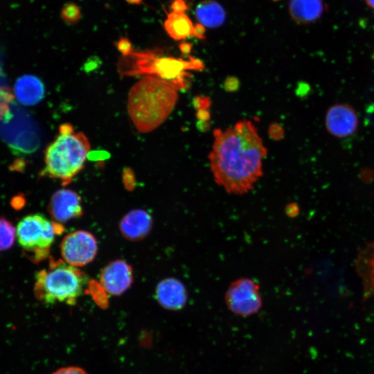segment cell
<instances>
[{
    "instance_id": "1",
    "label": "cell",
    "mask_w": 374,
    "mask_h": 374,
    "mask_svg": "<svg viewBox=\"0 0 374 374\" xmlns=\"http://www.w3.org/2000/svg\"><path fill=\"white\" fill-rule=\"evenodd\" d=\"M267 153L257 129L250 121H240L224 130L215 129L208 154L215 183L229 194L248 193L262 176Z\"/></svg>"
},
{
    "instance_id": "2",
    "label": "cell",
    "mask_w": 374,
    "mask_h": 374,
    "mask_svg": "<svg viewBox=\"0 0 374 374\" xmlns=\"http://www.w3.org/2000/svg\"><path fill=\"white\" fill-rule=\"evenodd\" d=\"M177 98V89L171 84L154 78H145L131 88L128 112L137 130L148 132L168 118Z\"/></svg>"
},
{
    "instance_id": "3",
    "label": "cell",
    "mask_w": 374,
    "mask_h": 374,
    "mask_svg": "<svg viewBox=\"0 0 374 374\" xmlns=\"http://www.w3.org/2000/svg\"><path fill=\"white\" fill-rule=\"evenodd\" d=\"M203 62L192 56L188 60L161 56L153 52H132L123 56L118 64L123 75H141L166 81L177 89H186L190 84V70L202 71Z\"/></svg>"
},
{
    "instance_id": "4",
    "label": "cell",
    "mask_w": 374,
    "mask_h": 374,
    "mask_svg": "<svg viewBox=\"0 0 374 374\" xmlns=\"http://www.w3.org/2000/svg\"><path fill=\"white\" fill-rule=\"evenodd\" d=\"M89 149L84 134L75 133L70 124H62L59 134L46 149L44 172L64 184L69 183L83 168Z\"/></svg>"
},
{
    "instance_id": "5",
    "label": "cell",
    "mask_w": 374,
    "mask_h": 374,
    "mask_svg": "<svg viewBox=\"0 0 374 374\" xmlns=\"http://www.w3.org/2000/svg\"><path fill=\"white\" fill-rule=\"evenodd\" d=\"M87 276L78 267L64 260H51L35 276V297L46 304H75L87 283Z\"/></svg>"
},
{
    "instance_id": "6",
    "label": "cell",
    "mask_w": 374,
    "mask_h": 374,
    "mask_svg": "<svg viewBox=\"0 0 374 374\" xmlns=\"http://www.w3.org/2000/svg\"><path fill=\"white\" fill-rule=\"evenodd\" d=\"M57 224L39 213L28 215L19 222L17 239L32 261L38 262L47 256L57 233Z\"/></svg>"
},
{
    "instance_id": "7",
    "label": "cell",
    "mask_w": 374,
    "mask_h": 374,
    "mask_svg": "<svg viewBox=\"0 0 374 374\" xmlns=\"http://www.w3.org/2000/svg\"><path fill=\"white\" fill-rule=\"evenodd\" d=\"M224 299L230 311L240 317L257 313L262 305L259 285L247 277L231 282L225 292Z\"/></svg>"
},
{
    "instance_id": "8",
    "label": "cell",
    "mask_w": 374,
    "mask_h": 374,
    "mask_svg": "<svg viewBox=\"0 0 374 374\" xmlns=\"http://www.w3.org/2000/svg\"><path fill=\"white\" fill-rule=\"evenodd\" d=\"M60 253L66 263L75 267L92 262L98 253V242L93 234L84 230L68 233L62 240Z\"/></svg>"
},
{
    "instance_id": "9",
    "label": "cell",
    "mask_w": 374,
    "mask_h": 374,
    "mask_svg": "<svg viewBox=\"0 0 374 374\" xmlns=\"http://www.w3.org/2000/svg\"><path fill=\"white\" fill-rule=\"evenodd\" d=\"M133 280V269L123 260H115L109 262L100 275L102 287L111 296L123 294L130 287Z\"/></svg>"
},
{
    "instance_id": "10",
    "label": "cell",
    "mask_w": 374,
    "mask_h": 374,
    "mask_svg": "<svg viewBox=\"0 0 374 374\" xmlns=\"http://www.w3.org/2000/svg\"><path fill=\"white\" fill-rule=\"evenodd\" d=\"M358 122L355 109L346 103H337L330 107L325 118L326 130L337 138L354 134L357 130Z\"/></svg>"
},
{
    "instance_id": "11",
    "label": "cell",
    "mask_w": 374,
    "mask_h": 374,
    "mask_svg": "<svg viewBox=\"0 0 374 374\" xmlns=\"http://www.w3.org/2000/svg\"><path fill=\"white\" fill-rule=\"evenodd\" d=\"M48 210L55 222H69L82 215L81 198L72 190H58L53 194Z\"/></svg>"
},
{
    "instance_id": "12",
    "label": "cell",
    "mask_w": 374,
    "mask_h": 374,
    "mask_svg": "<svg viewBox=\"0 0 374 374\" xmlns=\"http://www.w3.org/2000/svg\"><path fill=\"white\" fill-rule=\"evenodd\" d=\"M155 297L163 308L177 311L186 305L188 294L184 284L181 280L170 277L158 283L155 290Z\"/></svg>"
},
{
    "instance_id": "13",
    "label": "cell",
    "mask_w": 374,
    "mask_h": 374,
    "mask_svg": "<svg viewBox=\"0 0 374 374\" xmlns=\"http://www.w3.org/2000/svg\"><path fill=\"white\" fill-rule=\"evenodd\" d=\"M152 217L143 209H133L126 213L119 222V229L125 238L139 241L146 237L152 229Z\"/></svg>"
},
{
    "instance_id": "14",
    "label": "cell",
    "mask_w": 374,
    "mask_h": 374,
    "mask_svg": "<svg viewBox=\"0 0 374 374\" xmlns=\"http://www.w3.org/2000/svg\"><path fill=\"white\" fill-rule=\"evenodd\" d=\"M15 95L19 103L30 106L39 103L44 96V87L37 77L24 75L15 82Z\"/></svg>"
},
{
    "instance_id": "15",
    "label": "cell",
    "mask_w": 374,
    "mask_h": 374,
    "mask_svg": "<svg viewBox=\"0 0 374 374\" xmlns=\"http://www.w3.org/2000/svg\"><path fill=\"white\" fill-rule=\"evenodd\" d=\"M322 0H290L289 11L298 24H307L319 19L324 11Z\"/></svg>"
},
{
    "instance_id": "16",
    "label": "cell",
    "mask_w": 374,
    "mask_h": 374,
    "mask_svg": "<svg viewBox=\"0 0 374 374\" xmlns=\"http://www.w3.org/2000/svg\"><path fill=\"white\" fill-rule=\"evenodd\" d=\"M168 35L175 40H182L194 35L195 25L185 12H171L164 21Z\"/></svg>"
},
{
    "instance_id": "17",
    "label": "cell",
    "mask_w": 374,
    "mask_h": 374,
    "mask_svg": "<svg viewBox=\"0 0 374 374\" xmlns=\"http://www.w3.org/2000/svg\"><path fill=\"white\" fill-rule=\"evenodd\" d=\"M357 268L363 280L365 294L374 295V242L369 244L359 253Z\"/></svg>"
},
{
    "instance_id": "18",
    "label": "cell",
    "mask_w": 374,
    "mask_h": 374,
    "mask_svg": "<svg viewBox=\"0 0 374 374\" xmlns=\"http://www.w3.org/2000/svg\"><path fill=\"white\" fill-rule=\"evenodd\" d=\"M197 19L204 27L215 28L223 24L225 12L222 6L213 0L200 2L195 10Z\"/></svg>"
},
{
    "instance_id": "19",
    "label": "cell",
    "mask_w": 374,
    "mask_h": 374,
    "mask_svg": "<svg viewBox=\"0 0 374 374\" xmlns=\"http://www.w3.org/2000/svg\"><path fill=\"white\" fill-rule=\"evenodd\" d=\"M16 238V228L4 217H0V251L11 248Z\"/></svg>"
},
{
    "instance_id": "20",
    "label": "cell",
    "mask_w": 374,
    "mask_h": 374,
    "mask_svg": "<svg viewBox=\"0 0 374 374\" xmlns=\"http://www.w3.org/2000/svg\"><path fill=\"white\" fill-rule=\"evenodd\" d=\"M62 19L67 24L78 22L81 16L80 8L73 3H68L64 6L61 10Z\"/></svg>"
},
{
    "instance_id": "21",
    "label": "cell",
    "mask_w": 374,
    "mask_h": 374,
    "mask_svg": "<svg viewBox=\"0 0 374 374\" xmlns=\"http://www.w3.org/2000/svg\"><path fill=\"white\" fill-rule=\"evenodd\" d=\"M116 46L123 56H127L132 52L131 43L127 38H121L117 42Z\"/></svg>"
},
{
    "instance_id": "22",
    "label": "cell",
    "mask_w": 374,
    "mask_h": 374,
    "mask_svg": "<svg viewBox=\"0 0 374 374\" xmlns=\"http://www.w3.org/2000/svg\"><path fill=\"white\" fill-rule=\"evenodd\" d=\"M211 100L206 96H195L193 99L195 108L197 109H208L211 106Z\"/></svg>"
},
{
    "instance_id": "23",
    "label": "cell",
    "mask_w": 374,
    "mask_h": 374,
    "mask_svg": "<svg viewBox=\"0 0 374 374\" xmlns=\"http://www.w3.org/2000/svg\"><path fill=\"white\" fill-rule=\"evenodd\" d=\"M52 374H88L85 370L78 366H66L60 368Z\"/></svg>"
},
{
    "instance_id": "24",
    "label": "cell",
    "mask_w": 374,
    "mask_h": 374,
    "mask_svg": "<svg viewBox=\"0 0 374 374\" xmlns=\"http://www.w3.org/2000/svg\"><path fill=\"white\" fill-rule=\"evenodd\" d=\"M269 135L274 140H280L284 135L283 129L278 123L271 124L269 127Z\"/></svg>"
},
{
    "instance_id": "25",
    "label": "cell",
    "mask_w": 374,
    "mask_h": 374,
    "mask_svg": "<svg viewBox=\"0 0 374 374\" xmlns=\"http://www.w3.org/2000/svg\"><path fill=\"white\" fill-rule=\"evenodd\" d=\"M172 10L175 12H185L188 9L187 4L184 0H175L171 5Z\"/></svg>"
},
{
    "instance_id": "26",
    "label": "cell",
    "mask_w": 374,
    "mask_h": 374,
    "mask_svg": "<svg viewBox=\"0 0 374 374\" xmlns=\"http://www.w3.org/2000/svg\"><path fill=\"white\" fill-rule=\"evenodd\" d=\"M109 157V154L104 151L89 152L87 157L92 160H104Z\"/></svg>"
},
{
    "instance_id": "27",
    "label": "cell",
    "mask_w": 374,
    "mask_h": 374,
    "mask_svg": "<svg viewBox=\"0 0 374 374\" xmlns=\"http://www.w3.org/2000/svg\"><path fill=\"white\" fill-rule=\"evenodd\" d=\"M238 86V80L234 77L229 78L226 80L224 83L225 89L230 91L236 90Z\"/></svg>"
},
{
    "instance_id": "28",
    "label": "cell",
    "mask_w": 374,
    "mask_h": 374,
    "mask_svg": "<svg viewBox=\"0 0 374 374\" xmlns=\"http://www.w3.org/2000/svg\"><path fill=\"white\" fill-rule=\"evenodd\" d=\"M205 27L201 24L195 25V31L193 36L199 39H205Z\"/></svg>"
},
{
    "instance_id": "29",
    "label": "cell",
    "mask_w": 374,
    "mask_h": 374,
    "mask_svg": "<svg viewBox=\"0 0 374 374\" xmlns=\"http://www.w3.org/2000/svg\"><path fill=\"white\" fill-rule=\"evenodd\" d=\"M210 112L208 109H197L196 113V117L199 121H209Z\"/></svg>"
},
{
    "instance_id": "30",
    "label": "cell",
    "mask_w": 374,
    "mask_h": 374,
    "mask_svg": "<svg viewBox=\"0 0 374 374\" xmlns=\"http://www.w3.org/2000/svg\"><path fill=\"white\" fill-rule=\"evenodd\" d=\"M179 48L183 53H189L191 51L192 46L189 43L183 42L179 45Z\"/></svg>"
},
{
    "instance_id": "31",
    "label": "cell",
    "mask_w": 374,
    "mask_h": 374,
    "mask_svg": "<svg viewBox=\"0 0 374 374\" xmlns=\"http://www.w3.org/2000/svg\"><path fill=\"white\" fill-rule=\"evenodd\" d=\"M366 5L371 9L374 10V0H364Z\"/></svg>"
},
{
    "instance_id": "32",
    "label": "cell",
    "mask_w": 374,
    "mask_h": 374,
    "mask_svg": "<svg viewBox=\"0 0 374 374\" xmlns=\"http://www.w3.org/2000/svg\"><path fill=\"white\" fill-rule=\"evenodd\" d=\"M127 2L131 4H139L142 0H125Z\"/></svg>"
},
{
    "instance_id": "33",
    "label": "cell",
    "mask_w": 374,
    "mask_h": 374,
    "mask_svg": "<svg viewBox=\"0 0 374 374\" xmlns=\"http://www.w3.org/2000/svg\"><path fill=\"white\" fill-rule=\"evenodd\" d=\"M373 58H374V52H373Z\"/></svg>"
}]
</instances>
